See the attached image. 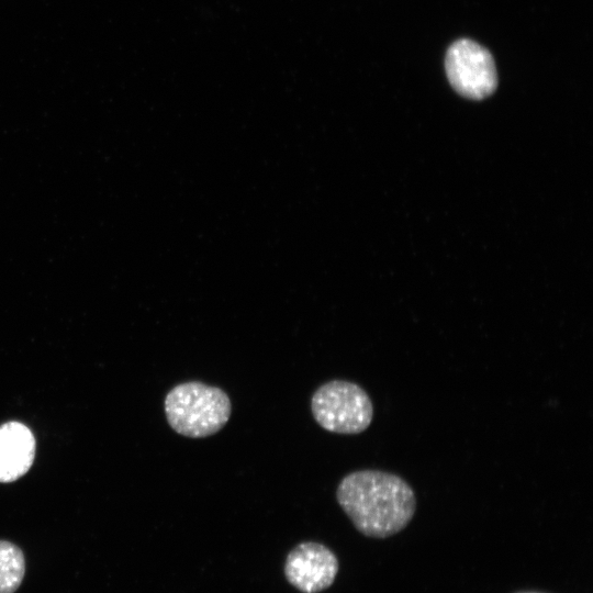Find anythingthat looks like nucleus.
<instances>
[{"instance_id": "1", "label": "nucleus", "mask_w": 593, "mask_h": 593, "mask_svg": "<svg viewBox=\"0 0 593 593\" xmlns=\"http://www.w3.org/2000/svg\"><path fill=\"white\" fill-rule=\"evenodd\" d=\"M336 497L354 526L365 536L385 538L402 530L416 510L411 485L398 474L358 470L338 483Z\"/></svg>"}, {"instance_id": "2", "label": "nucleus", "mask_w": 593, "mask_h": 593, "mask_svg": "<svg viewBox=\"0 0 593 593\" xmlns=\"http://www.w3.org/2000/svg\"><path fill=\"white\" fill-rule=\"evenodd\" d=\"M169 426L178 434L201 438L217 433L227 423L232 404L219 387L200 381L175 385L165 398Z\"/></svg>"}, {"instance_id": "3", "label": "nucleus", "mask_w": 593, "mask_h": 593, "mask_svg": "<svg viewBox=\"0 0 593 593\" xmlns=\"http://www.w3.org/2000/svg\"><path fill=\"white\" fill-rule=\"evenodd\" d=\"M311 411L321 427L337 434H359L373 417L368 393L346 380H332L318 387L311 399Z\"/></svg>"}, {"instance_id": "4", "label": "nucleus", "mask_w": 593, "mask_h": 593, "mask_svg": "<svg viewBox=\"0 0 593 593\" xmlns=\"http://www.w3.org/2000/svg\"><path fill=\"white\" fill-rule=\"evenodd\" d=\"M445 68L452 88L466 98L480 100L496 89L497 74L491 53L471 40L461 38L449 46Z\"/></svg>"}, {"instance_id": "5", "label": "nucleus", "mask_w": 593, "mask_h": 593, "mask_svg": "<svg viewBox=\"0 0 593 593\" xmlns=\"http://www.w3.org/2000/svg\"><path fill=\"white\" fill-rule=\"evenodd\" d=\"M338 572V560L325 545L304 541L287 556L284 575L303 593H318L329 588Z\"/></svg>"}, {"instance_id": "6", "label": "nucleus", "mask_w": 593, "mask_h": 593, "mask_svg": "<svg viewBox=\"0 0 593 593\" xmlns=\"http://www.w3.org/2000/svg\"><path fill=\"white\" fill-rule=\"evenodd\" d=\"M35 438L20 422L0 426V482H12L25 474L35 457Z\"/></svg>"}, {"instance_id": "7", "label": "nucleus", "mask_w": 593, "mask_h": 593, "mask_svg": "<svg viewBox=\"0 0 593 593\" xmlns=\"http://www.w3.org/2000/svg\"><path fill=\"white\" fill-rule=\"evenodd\" d=\"M24 573L22 550L12 542L0 540V593H14L21 585Z\"/></svg>"}, {"instance_id": "8", "label": "nucleus", "mask_w": 593, "mask_h": 593, "mask_svg": "<svg viewBox=\"0 0 593 593\" xmlns=\"http://www.w3.org/2000/svg\"><path fill=\"white\" fill-rule=\"evenodd\" d=\"M524 593H535V592H524Z\"/></svg>"}]
</instances>
